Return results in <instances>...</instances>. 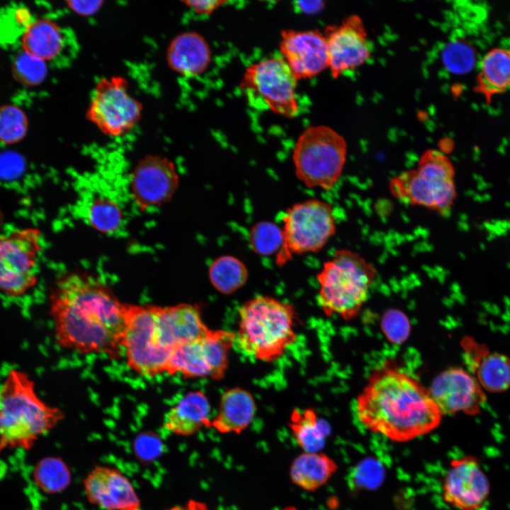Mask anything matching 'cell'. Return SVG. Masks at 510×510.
<instances>
[{
	"label": "cell",
	"instance_id": "14",
	"mask_svg": "<svg viewBox=\"0 0 510 510\" xmlns=\"http://www.w3.org/2000/svg\"><path fill=\"white\" fill-rule=\"evenodd\" d=\"M443 502L456 510H480L491 492L489 479L480 459L465 455L450 461L443 477Z\"/></svg>",
	"mask_w": 510,
	"mask_h": 510
},
{
	"label": "cell",
	"instance_id": "36",
	"mask_svg": "<svg viewBox=\"0 0 510 510\" xmlns=\"http://www.w3.org/2000/svg\"><path fill=\"white\" fill-rule=\"evenodd\" d=\"M227 2L226 1L220 0H193L183 1V3L198 15H210Z\"/></svg>",
	"mask_w": 510,
	"mask_h": 510
},
{
	"label": "cell",
	"instance_id": "17",
	"mask_svg": "<svg viewBox=\"0 0 510 510\" xmlns=\"http://www.w3.org/2000/svg\"><path fill=\"white\" fill-rule=\"evenodd\" d=\"M327 40L329 68L334 78L346 71L354 69L370 56L368 35L364 23L357 15H351L339 25L328 26L324 33Z\"/></svg>",
	"mask_w": 510,
	"mask_h": 510
},
{
	"label": "cell",
	"instance_id": "35",
	"mask_svg": "<svg viewBox=\"0 0 510 510\" xmlns=\"http://www.w3.org/2000/svg\"><path fill=\"white\" fill-rule=\"evenodd\" d=\"M381 329L387 340L392 344L400 345L407 341L411 324L407 316L397 309L387 310L382 316Z\"/></svg>",
	"mask_w": 510,
	"mask_h": 510
},
{
	"label": "cell",
	"instance_id": "23",
	"mask_svg": "<svg viewBox=\"0 0 510 510\" xmlns=\"http://www.w3.org/2000/svg\"><path fill=\"white\" fill-rule=\"evenodd\" d=\"M256 411V402L250 392L239 387L230 388L220 397L210 428L220 434H240L249 426Z\"/></svg>",
	"mask_w": 510,
	"mask_h": 510
},
{
	"label": "cell",
	"instance_id": "4",
	"mask_svg": "<svg viewBox=\"0 0 510 510\" xmlns=\"http://www.w3.org/2000/svg\"><path fill=\"white\" fill-rule=\"evenodd\" d=\"M64 417L59 407L38 395L30 376L21 370L8 371L0 385L2 443H30L51 431Z\"/></svg>",
	"mask_w": 510,
	"mask_h": 510
},
{
	"label": "cell",
	"instance_id": "10",
	"mask_svg": "<svg viewBox=\"0 0 510 510\" xmlns=\"http://www.w3.org/2000/svg\"><path fill=\"white\" fill-rule=\"evenodd\" d=\"M142 109L141 102L129 93L127 79L111 76L97 81L86 117L103 134L120 137L138 123Z\"/></svg>",
	"mask_w": 510,
	"mask_h": 510
},
{
	"label": "cell",
	"instance_id": "42",
	"mask_svg": "<svg viewBox=\"0 0 510 510\" xmlns=\"http://www.w3.org/2000/svg\"><path fill=\"white\" fill-rule=\"evenodd\" d=\"M0 431H1V422H0Z\"/></svg>",
	"mask_w": 510,
	"mask_h": 510
},
{
	"label": "cell",
	"instance_id": "6",
	"mask_svg": "<svg viewBox=\"0 0 510 510\" xmlns=\"http://www.w3.org/2000/svg\"><path fill=\"white\" fill-rule=\"evenodd\" d=\"M389 188L392 196L403 203L447 213L457 196L453 164L442 152L427 149L416 168L390 179Z\"/></svg>",
	"mask_w": 510,
	"mask_h": 510
},
{
	"label": "cell",
	"instance_id": "32",
	"mask_svg": "<svg viewBox=\"0 0 510 510\" xmlns=\"http://www.w3.org/2000/svg\"><path fill=\"white\" fill-rule=\"evenodd\" d=\"M28 128V118L24 111L13 105L0 106V142L14 144L22 140Z\"/></svg>",
	"mask_w": 510,
	"mask_h": 510
},
{
	"label": "cell",
	"instance_id": "9",
	"mask_svg": "<svg viewBox=\"0 0 510 510\" xmlns=\"http://www.w3.org/2000/svg\"><path fill=\"white\" fill-rule=\"evenodd\" d=\"M283 223V243L276 259L279 266L293 255L319 251L336 228L332 205L318 198L293 204L285 212Z\"/></svg>",
	"mask_w": 510,
	"mask_h": 510
},
{
	"label": "cell",
	"instance_id": "21",
	"mask_svg": "<svg viewBox=\"0 0 510 510\" xmlns=\"http://www.w3.org/2000/svg\"><path fill=\"white\" fill-rule=\"evenodd\" d=\"M166 59L169 67L185 77L203 74L212 60L210 47L200 33L188 31L180 33L170 42Z\"/></svg>",
	"mask_w": 510,
	"mask_h": 510
},
{
	"label": "cell",
	"instance_id": "26",
	"mask_svg": "<svg viewBox=\"0 0 510 510\" xmlns=\"http://www.w3.org/2000/svg\"><path fill=\"white\" fill-rule=\"evenodd\" d=\"M21 45L23 52L50 61L58 56L64 47L61 28L55 21L38 19L30 23L24 30Z\"/></svg>",
	"mask_w": 510,
	"mask_h": 510
},
{
	"label": "cell",
	"instance_id": "11",
	"mask_svg": "<svg viewBox=\"0 0 510 510\" xmlns=\"http://www.w3.org/2000/svg\"><path fill=\"white\" fill-rule=\"evenodd\" d=\"M236 344V334L224 329H210L202 336L174 350L166 370L169 375L180 374L186 379L224 378L229 355Z\"/></svg>",
	"mask_w": 510,
	"mask_h": 510
},
{
	"label": "cell",
	"instance_id": "39",
	"mask_svg": "<svg viewBox=\"0 0 510 510\" xmlns=\"http://www.w3.org/2000/svg\"><path fill=\"white\" fill-rule=\"evenodd\" d=\"M295 4L300 11L307 14L317 13L324 6L322 1H298Z\"/></svg>",
	"mask_w": 510,
	"mask_h": 510
},
{
	"label": "cell",
	"instance_id": "19",
	"mask_svg": "<svg viewBox=\"0 0 510 510\" xmlns=\"http://www.w3.org/2000/svg\"><path fill=\"white\" fill-rule=\"evenodd\" d=\"M279 48L297 80L312 78L329 68L325 36L317 30H283Z\"/></svg>",
	"mask_w": 510,
	"mask_h": 510
},
{
	"label": "cell",
	"instance_id": "22",
	"mask_svg": "<svg viewBox=\"0 0 510 510\" xmlns=\"http://www.w3.org/2000/svg\"><path fill=\"white\" fill-rule=\"evenodd\" d=\"M210 412L207 395L200 390L189 391L165 413L163 426L174 435L190 436L210 428Z\"/></svg>",
	"mask_w": 510,
	"mask_h": 510
},
{
	"label": "cell",
	"instance_id": "25",
	"mask_svg": "<svg viewBox=\"0 0 510 510\" xmlns=\"http://www.w3.org/2000/svg\"><path fill=\"white\" fill-rule=\"evenodd\" d=\"M288 427L298 446L307 453L321 452L331 433L329 423L312 407L293 409Z\"/></svg>",
	"mask_w": 510,
	"mask_h": 510
},
{
	"label": "cell",
	"instance_id": "20",
	"mask_svg": "<svg viewBox=\"0 0 510 510\" xmlns=\"http://www.w3.org/2000/svg\"><path fill=\"white\" fill-rule=\"evenodd\" d=\"M467 364L484 390L499 393L510 388V358L499 352H489L470 339L463 340Z\"/></svg>",
	"mask_w": 510,
	"mask_h": 510
},
{
	"label": "cell",
	"instance_id": "8",
	"mask_svg": "<svg viewBox=\"0 0 510 510\" xmlns=\"http://www.w3.org/2000/svg\"><path fill=\"white\" fill-rule=\"evenodd\" d=\"M347 144L342 135L326 125L307 128L293 152L295 176L308 188L331 190L342 174Z\"/></svg>",
	"mask_w": 510,
	"mask_h": 510
},
{
	"label": "cell",
	"instance_id": "30",
	"mask_svg": "<svg viewBox=\"0 0 510 510\" xmlns=\"http://www.w3.org/2000/svg\"><path fill=\"white\" fill-rule=\"evenodd\" d=\"M86 216L91 227L106 234L115 232L123 222V213L118 204L106 197L92 200L87 206Z\"/></svg>",
	"mask_w": 510,
	"mask_h": 510
},
{
	"label": "cell",
	"instance_id": "3",
	"mask_svg": "<svg viewBox=\"0 0 510 510\" xmlns=\"http://www.w3.org/2000/svg\"><path fill=\"white\" fill-rule=\"evenodd\" d=\"M236 344L246 355L265 363L280 358L297 339L299 321L290 302L268 295H256L238 309Z\"/></svg>",
	"mask_w": 510,
	"mask_h": 510
},
{
	"label": "cell",
	"instance_id": "40",
	"mask_svg": "<svg viewBox=\"0 0 510 510\" xmlns=\"http://www.w3.org/2000/svg\"><path fill=\"white\" fill-rule=\"evenodd\" d=\"M165 510H210L207 504L203 502L189 499L183 504L172 506Z\"/></svg>",
	"mask_w": 510,
	"mask_h": 510
},
{
	"label": "cell",
	"instance_id": "28",
	"mask_svg": "<svg viewBox=\"0 0 510 510\" xmlns=\"http://www.w3.org/2000/svg\"><path fill=\"white\" fill-rule=\"evenodd\" d=\"M208 277L217 291L223 295H231L246 284L249 271L244 263L237 257L222 255L210 263Z\"/></svg>",
	"mask_w": 510,
	"mask_h": 510
},
{
	"label": "cell",
	"instance_id": "34",
	"mask_svg": "<svg viewBox=\"0 0 510 510\" xmlns=\"http://www.w3.org/2000/svg\"><path fill=\"white\" fill-rule=\"evenodd\" d=\"M446 67L455 74H464L474 67L476 53L473 47L465 40L456 39L449 42L442 54Z\"/></svg>",
	"mask_w": 510,
	"mask_h": 510
},
{
	"label": "cell",
	"instance_id": "41",
	"mask_svg": "<svg viewBox=\"0 0 510 510\" xmlns=\"http://www.w3.org/2000/svg\"><path fill=\"white\" fill-rule=\"evenodd\" d=\"M282 510H298V509L293 506H288L284 507Z\"/></svg>",
	"mask_w": 510,
	"mask_h": 510
},
{
	"label": "cell",
	"instance_id": "24",
	"mask_svg": "<svg viewBox=\"0 0 510 510\" xmlns=\"http://www.w3.org/2000/svg\"><path fill=\"white\" fill-rule=\"evenodd\" d=\"M336 461L323 452H302L293 460L289 470L297 487L314 492L325 485L337 471Z\"/></svg>",
	"mask_w": 510,
	"mask_h": 510
},
{
	"label": "cell",
	"instance_id": "16",
	"mask_svg": "<svg viewBox=\"0 0 510 510\" xmlns=\"http://www.w3.org/2000/svg\"><path fill=\"white\" fill-rule=\"evenodd\" d=\"M82 485L87 502L101 510L141 509V500L132 482L116 467L96 465Z\"/></svg>",
	"mask_w": 510,
	"mask_h": 510
},
{
	"label": "cell",
	"instance_id": "2",
	"mask_svg": "<svg viewBox=\"0 0 510 510\" xmlns=\"http://www.w3.org/2000/svg\"><path fill=\"white\" fill-rule=\"evenodd\" d=\"M356 414L366 429L396 443L429 434L443 416L429 389L392 360L370 374L357 397Z\"/></svg>",
	"mask_w": 510,
	"mask_h": 510
},
{
	"label": "cell",
	"instance_id": "15",
	"mask_svg": "<svg viewBox=\"0 0 510 510\" xmlns=\"http://www.w3.org/2000/svg\"><path fill=\"white\" fill-rule=\"evenodd\" d=\"M428 389L443 416L460 412L476 415L486 400L484 391L475 377L459 367L442 371Z\"/></svg>",
	"mask_w": 510,
	"mask_h": 510
},
{
	"label": "cell",
	"instance_id": "5",
	"mask_svg": "<svg viewBox=\"0 0 510 510\" xmlns=\"http://www.w3.org/2000/svg\"><path fill=\"white\" fill-rule=\"evenodd\" d=\"M376 273L375 267L358 253L337 249L317 275V302L324 314H336L347 321L357 317Z\"/></svg>",
	"mask_w": 510,
	"mask_h": 510
},
{
	"label": "cell",
	"instance_id": "38",
	"mask_svg": "<svg viewBox=\"0 0 510 510\" xmlns=\"http://www.w3.org/2000/svg\"><path fill=\"white\" fill-rule=\"evenodd\" d=\"M135 448L137 455H140L142 460L153 458L158 455L159 450L158 441L154 442V438H152L147 442V438H144L143 440L140 438L137 440Z\"/></svg>",
	"mask_w": 510,
	"mask_h": 510
},
{
	"label": "cell",
	"instance_id": "31",
	"mask_svg": "<svg viewBox=\"0 0 510 510\" xmlns=\"http://www.w3.org/2000/svg\"><path fill=\"white\" fill-rule=\"evenodd\" d=\"M249 241L251 249L258 255L277 254L283 243L282 227L270 221H260L251 228Z\"/></svg>",
	"mask_w": 510,
	"mask_h": 510
},
{
	"label": "cell",
	"instance_id": "37",
	"mask_svg": "<svg viewBox=\"0 0 510 510\" xmlns=\"http://www.w3.org/2000/svg\"><path fill=\"white\" fill-rule=\"evenodd\" d=\"M102 1H68V8L73 12L83 16L94 15L102 6Z\"/></svg>",
	"mask_w": 510,
	"mask_h": 510
},
{
	"label": "cell",
	"instance_id": "27",
	"mask_svg": "<svg viewBox=\"0 0 510 510\" xmlns=\"http://www.w3.org/2000/svg\"><path fill=\"white\" fill-rule=\"evenodd\" d=\"M510 86V50L494 48L482 59L475 91L489 103Z\"/></svg>",
	"mask_w": 510,
	"mask_h": 510
},
{
	"label": "cell",
	"instance_id": "29",
	"mask_svg": "<svg viewBox=\"0 0 510 510\" xmlns=\"http://www.w3.org/2000/svg\"><path fill=\"white\" fill-rule=\"evenodd\" d=\"M34 478L43 492L57 494L70 485L72 475L69 467L62 458L49 456L38 462L34 470Z\"/></svg>",
	"mask_w": 510,
	"mask_h": 510
},
{
	"label": "cell",
	"instance_id": "18",
	"mask_svg": "<svg viewBox=\"0 0 510 510\" xmlns=\"http://www.w3.org/2000/svg\"><path fill=\"white\" fill-rule=\"evenodd\" d=\"M179 183L174 164L167 158L149 155L135 167L130 178V190L137 205L143 208L167 202Z\"/></svg>",
	"mask_w": 510,
	"mask_h": 510
},
{
	"label": "cell",
	"instance_id": "13",
	"mask_svg": "<svg viewBox=\"0 0 510 510\" xmlns=\"http://www.w3.org/2000/svg\"><path fill=\"white\" fill-rule=\"evenodd\" d=\"M41 244L40 232L33 228L0 236V291L18 297L35 286Z\"/></svg>",
	"mask_w": 510,
	"mask_h": 510
},
{
	"label": "cell",
	"instance_id": "33",
	"mask_svg": "<svg viewBox=\"0 0 510 510\" xmlns=\"http://www.w3.org/2000/svg\"><path fill=\"white\" fill-rule=\"evenodd\" d=\"M13 78L26 86H37L42 83L47 74L46 62L22 52L17 55L11 65Z\"/></svg>",
	"mask_w": 510,
	"mask_h": 510
},
{
	"label": "cell",
	"instance_id": "12",
	"mask_svg": "<svg viewBox=\"0 0 510 510\" xmlns=\"http://www.w3.org/2000/svg\"><path fill=\"white\" fill-rule=\"evenodd\" d=\"M297 81L285 61L273 57L246 67L239 86L248 96L261 98L273 113L292 118L299 112Z\"/></svg>",
	"mask_w": 510,
	"mask_h": 510
},
{
	"label": "cell",
	"instance_id": "1",
	"mask_svg": "<svg viewBox=\"0 0 510 510\" xmlns=\"http://www.w3.org/2000/svg\"><path fill=\"white\" fill-rule=\"evenodd\" d=\"M54 337L79 354H123L125 303L92 276L74 272L57 280L50 295Z\"/></svg>",
	"mask_w": 510,
	"mask_h": 510
},
{
	"label": "cell",
	"instance_id": "7",
	"mask_svg": "<svg viewBox=\"0 0 510 510\" xmlns=\"http://www.w3.org/2000/svg\"><path fill=\"white\" fill-rule=\"evenodd\" d=\"M122 349L128 368L152 378L166 373L172 355L158 324L156 305L125 303Z\"/></svg>",
	"mask_w": 510,
	"mask_h": 510
}]
</instances>
